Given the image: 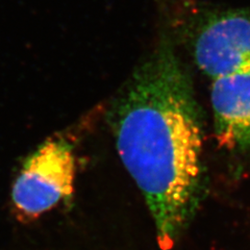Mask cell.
Returning <instances> with one entry per match:
<instances>
[{
    "mask_svg": "<svg viewBox=\"0 0 250 250\" xmlns=\"http://www.w3.org/2000/svg\"><path fill=\"white\" fill-rule=\"evenodd\" d=\"M111 117L120 159L143 194L159 245L169 250L199 206L202 125L190 77L168 39L125 83Z\"/></svg>",
    "mask_w": 250,
    "mask_h": 250,
    "instance_id": "obj_1",
    "label": "cell"
},
{
    "mask_svg": "<svg viewBox=\"0 0 250 250\" xmlns=\"http://www.w3.org/2000/svg\"><path fill=\"white\" fill-rule=\"evenodd\" d=\"M75 158L64 140L47 141L31 154L12 189V202L21 220H33L73 193Z\"/></svg>",
    "mask_w": 250,
    "mask_h": 250,
    "instance_id": "obj_2",
    "label": "cell"
},
{
    "mask_svg": "<svg viewBox=\"0 0 250 250\" xmlns=\"http://www.w3.org/2000/svg\"><path fill=\"white\" fill-rule=\"evenodd\" d=\"M193 34L194 59L212 80L250 71V11L199 16Z\"/></svg>",
    "mask_w": 250,
    "mask_h": 250,
    "instance_id": "obj_3",
    "label": "cell"
},
{
    "mask_svg": "<svg viewBox=\"0 0 250 250\" xmlns=\"http://www.w3.org/2000/svg\"><path fill=\"white\" fill-rule=\"evenodd\" d=\"M210 103L219 144L231 151L250 150V71L214 80Z\"/></svg>",
    "mask_w": 250,
    "mask_h": 250,
    "instance_id": "obj_4",
    "label": "cell"
}]
</instances>
